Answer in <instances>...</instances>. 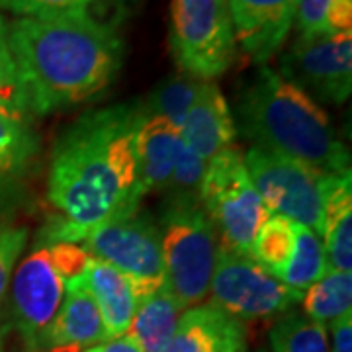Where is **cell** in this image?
Returning a JSON list of instances; mask_svg holds the SVG:
<instances>
[{"label": "cell", "mask_w": 352, "mask_h": 352, "mask_svg": "<svg viewBox=\"0 0 352 352\" xmlns=\"http://www.w3.org/2000/svg\"><path fill=\"white\" fill-rule=\"evenodd\" d=\"M118 2H135V0H118Z\"/></svg>", "instance_id": "e575fe53"}, {"label": "cell", "mask_w": 352, "mask_h": 352, "mask_svg": "<svg viewBox=\"0 0 352 352\" xmlns=\"http://www.w3.org/2000/svg\"><path fill=\"white\" fill-rule=\"evenodd\" d=\"M303 314L329 325L352 315V272L331 270L303 292Z\"/></svg>", "instance_id": "44dd1931"}, {"label": "cell", "mask_w": 352, "mask_h": 352, "mask_svg": "<svg viewBox=\"0 0 352 352\" xmlns=\"http://www.w3.org/2000/svg\"><path fill=\"white\" fill-rule=\"evenodd\" d=\"M108 333L92 296L76 276L69 282L63 305L45 340V352H85L106 342Z\"/></svg>", "instance_id": "2e32d148"}, {"label": "cell", "mask_w": 352, "mask_h": 352, "mask_svg": "<svg viewBox=\"0 0 352 352\" xmlns=\"http://www.w3.org/2000/svg\"><path fill=\"white\" fill-rule=\"evenodd\" d=\"M30 231L22 226H12L0 221V307L10 288L16 263L25 249Z\"/></svg>", "instance_id": "f546056e"}, {"label": "cell", "mask_w": 352, "mask_h": 352, "mask_svg": "<svg viewBox=\"0 0 352 352\" xmlns=\"http://www.w3.org/2000/svg\"><path fill=\"white\" fill-rule=\"evenodd\" d=\"M235 127L252 147L286 155L323 175H351V155L325 110L268 65L243 88Z\"/></svg>", "instance_id": "3957f363"}, {"label": "cell", "mask_w": 352, "mask_h": 352, "mask_svg": "<svg viewBox=\"0 0 352 352\" xmlns=\"http://www.w3.org/2000/svg\"><path fill=\"white\" fill-rule=\"evenodd\" d=\"M139 102L82 113L61 133L51 153L47 198L57 221L39 231L38 243L80 245L90 229L139 210L133 141Z\"/></svg>", "instance_id": "6da1fadb"}, {"label": "cell", "mask_w": 352, "mask_h": 352, "mask_svg": "<svg viewBox=\"0 0 352 352\" xmlns=\"http://www.w3.org/2000/svg\"><path fill=\"white\" fill-rule=\"evenodd\" d=\"M110 0H0V12H10L18 18H75L102 16V8Z\"/></svg>", "instance_id": "83f0119b"}, {"label": "cell", "mask_w": 352, "mask_h": 352, "mask_svg": "<svg viewBox=\"0 0 352 352\" xmlns=\"http://www.w3.org/2000/svg\"><path fill=\"white\" fill-rule=\"evenodd\" d=\"M80 247L131 280L139 300L164 284L161 229L145 212L116 215L90 229Z\"/></svg>", "instance_id": "ba28073f"}, {"label": "cell", "mask_w": 352, "mask_h": 352, "mask_svg": "<svg viewBox=\"0 0 352 352\" xmlns=\"http://www.w3.org/2000/svg\"><path fill=\"white\" fill-rule=\"evenodd\" d=\"M8 192H10V188H8V180L4 178V175H0V210H2V206H6L4 198L8 196Z\"/></svg>", "instance_id": "d6a6232c"}, {"label": "cell", "mask_w": 352, "mask_h": 352, "mask_svg": "<svg viewBox=\"0 0 352 352\" xmlns=\"http://www.w3.org/2000/svg\"><path fill=\"white\" fill-rule=\"evenodd\" d=\"M333 344L331 352H352V315L340 317L339 321L331 323Z\"/></svg>", "instance_id": "4dcf8cb0"}, {"label": "cell", "mask_w": 352, "mask_h": 352, "mask_svg": "<svg viewBox=\"0 0 352 352\" xmlns=\"http://www.w3.org/2000/svg\"><path fill=\"white\" fill-rule=\"evenodd\" d=\"M100 311L108 339L124 337L138 309V289L120 270L98 258H88L85 270L76 276Z\"/></svg>", "instance_id": "e0dca14e"}, {"label": "cell", "mask_w": 352, "mask_h": 352, "mask_svg": "<svg viewBox=\"0 0 352 352\" xmlns=\"http://www.w3.org/2000/svg\"><path fill=\"white\" fill-rule=\"evenodd\" d=\"M294 235L296 223L288 221L286 217L270 214L263 226L258 227L249 254L268 274L280 280L294 252Z\"/></svg>", "instance_id": "cb8c5ba5"}, {"label": "cell", "mask_w": 352, "mask_h": 352, "mask_svg": "<svg viewBox=\"0 0 352 352\" xmlns=\"http://www.w3.org/2000/svg\"><path fill=\"white\" fill-rule=\"evenodd\" d=\"M143 112V110H141ZM180 145V131L168 122L155 116H141L133 151H135V194L139 201L151 192H166L176 153Z\"/></svg>", "instance_id": "4fadbf2b"}, {"label": "cell", "mask_w": 352, "mask_h": 352, "mask_svg": "<svg viewBox=\"0 0 352 352\" xmlns=\"http://www.w3.org/2000/svg\"><path fill=\"white\" fill-rule=\"evenodd\" d=\"M164 352H247L243 323L212 303L186 309Z\"/></svg>", "instance_id": "5bb4252c"}, {"label": "cell", "mask_w": 352, "mask_h": 352, "mask_svg": "<svg viewBox=\"0 0 352 352\" xmlns=\"http://www.w3.org/2000/svg\"><path fill=\"white\" fill-rule=\"evenodd\" d=\"M0 113L25 124H32L34 118L30 112L24 85L10 50L8 20L4 16H0Z\"/></svg>", "instance_id": "484cf974"}, {"label": "cell", "mask_w": 352, "mask_h": 352, "mask_svg": "<svg viewBox=\"0 0 352 352\" xmlns=\"http://www.w3.org/2000/svg\"><path fill=\"white\" fill-rule=\"evenodd\" d=\"M38 138L30 124L0 113V175L24 170L38 153Z\"/></svg>", "instance_id": "4316f807"}, {"label": "cell", "mask_w": 352, "mask_h": 352, "mask_svg": "<svg viewBox=\"0 0 352 352\" xmlns=\"http://www.w3.org/2000/svg\"><path fill=\"white\" fill-rule=\"evenodd\" d=\"M200 204L214 223L219 245L245 254H249L258 227L270 215L247 173L243 155L235 147L208 161Z\"/></svg>", "instance_id": "8992f818"}, {"label": "cell", "mask_w": 352, "mask_h": 352, "mask_svg": "<svg viewBox=\"0 0 352 352\" xmlns=\"http://www.w3.org/2000/svg\"><path fill=\"white\" fill-rule=\"evenodd\" d=\"M164 288L186 311L210 294L219 237L200 200H168L161 217Z\"/></svg>", "instance_id": "5b68a950"}, {"label": "cell", "mask_w": 352, "mask_h": 352, "mask_svg": "<svg viewBox=\"0 0 352 352\" xmlns=\"http://www.w3.org/2000/svg\"><path fill=\"white\" fill-rule=\"evenodd\" d=\"M294 25L300 36L352 34V0H298Z\"/></svg>", "instance_id": "d4e9b609"}, {"label": "cell", "mask_w": 352, "mask_h": 352, "mask_svg": "<svg viewBox=\"0 0 352 352\" xmlns=\"http://www.w3.org/2000/svg\"><path fill=\"white\" fill-rule=\"evenodd\" d=\"M0 352H6V346H4V333H0Z\"/></svg>", "instance_id": "836d02e7"}, {"label": "cell", "mask_w": 352, "mask_h": 352, "mask_svg": "<svg viewBox=\"0 0 352 352\" xmlns=\"http://www.w3.org/2000/svg\"><path fill=\"white\" fill-rule=\"evenodd\" d=\"M319 237L331 270L352 272V175L323 178Z\"/></svg>", "instance_id": "ac0fdd59"}, {"label": "cell", "mask_w": 352, "mask_h": 352, "mask_svg": "<svg viewBox=\"0 0 352 352\" xmlns=\"http://www.w3.org/2000/svg\"><path fill=\"white\" fill-rule=\"evenodd\" d=\"M210 296L212 305L241 323L288 314L303 298L302 292L288 288L268 274L251 254L229 251L221 245L210 282Z\"/></svg>", "instance_id": "9c48e42d"}, {"label": "cell", "mask_w": 352, "mask_h": 352, "mask_svg": "<svg viewBox=\"0 0 352 352\" xmlns=\"http://www.w3.org/2000/svg\"><path fill=\"white\" fill-rule=\"evenodd\" d=\"M208 80L192 76L188 73H176L163 78L157 87L149 92V96L143 102H139L141 110L145 116H155L168 122L170 126L180 131V126L198 100L201 90Z\"/></svg>", "instance_id": "ffe728a7"}, {"label": "cell", "mask_w": 352, "mask_h": 352, "mask_svg": "<svg viewBox=\"0 0 352 352\" xmlns=\"http://www.w3.org/2000/svg\"><path fill=\"white\" fill-rule=\"evenodd\" d=\"M8 41L32 116L96 98L124 63L118 22L100 16L16 18L8 22Z\"/></svg>", "instance_id": "7a4b0ae2"}, {"label": "cell", "mask_w": 352, "mask_h": 352, "mask_svg": "<svg viewBox=\"0 0 352 352\" xmlns=\"http://www.w3.org/2000/svg\"><path fill=\"white\" fill-rule=\"evenodd\" d=\"M327 270V256H325L321 237L309 227L296 226L294 252H292L286 270L280 276V282L303 294L309 286H314L319 278L325 276Z\"/></svg>", "instance_id": "7402d4cb"}, {"label": "cell", "mask_w": 352, "mask_h": 352, "mask_svg": "<svg viewBox=\"0 0 352 352\" xmlns=\"http://www.w3.org/2000/svg\"><path fill=\"white\" fill-rule=\"evenodd\" d=\"M247 173L268 214L319 233L323 178L327 175L286 155L251 147L243 155Z\"/></svg>", "instance_id": "30bf717a"}, {"label": "cell", "mask_w": 352, "mask_h": 352, "mask_svg": "<svg viewBox=\"0 0 352 352\" xmlns=\"http://www.w3.org/2000/svg\"><path fill=\"white\" fill-rule=\"evenodd\" d=\"M170 53L182 73L214 80L235 61L226 0H173Z\"/></svg>", "instance_id": "52a82bcc"}, {"label": "cell", "mask_w": 352, "mask_h": 352, "mask_svg": "<svg viewBox=\"0 0 352 352\" xmlns=\"http://www.w3.org/2000/svg\"><path fill=\"white\" fill-rule=\"evenodd\" d=\"M235 138L237 127L226 96L214 80H208L180 126V139L208 163L231 149Z\"/></svg>", "instance_id": "9a60e30c"}, {"label": "cell", "mask_w": 352, "mask_h": 352, "mask_svg": "<svg viewBox=\"0 0 352 352\" xmlns=\"http://www.w3.org/2000/svg\"><path fill=\"white\" fill-rule=\"evenodd\" d=\"M272 352H331L327 325L292 309L270 329Z\"/></svg>", "instance_id": "603a6c76"}, {"label": "cell", "mask_w": 352, "mask_h": 352, "mask_svg": "<svg viewBox=\"0 0 352 352\" xmlns=\"http://www.w3.org/2000/svg\"><path fill=\"white\" fill-rule=\"evenodd\" d=\"M85 352H141V349L127 335H124V337H118V339L100 342V344H96V346H92V349H88Z\"/></svg>", "instance_id": "1f68e13d"}, {"label": "cell", "mask_w": 352, "mask_h": 352, "mask_svg": "<svg viewBox=\"0 0 352 352\" xmlns=\"http://www.w3.org/2000/svg\"><path fill=\"white\" fill-rule=\"evenodd\" d=\"M208 163L180 139L173 175L168 182V200H200V186Z\"/></svg>", "instance_id": "f1b7e54d"}, {"label": "cell", "mask_w": 352, "mask_h": 352, "mask_svg": "<svg viewBox=\"0 0 352 352\" xmlns=\"http://www.w3.org/2000/svg\"><path fill=\"white\" fill-rule=\"evenodd\" d=\"M75 243H38L14 270L10 317L25 352H45L50 329L63 305L67 286L88 263Z\"/></svg>", "instance_id": "277c9868"}, {"label": "cell", "mask_w": 352, "mask_h": 352, "mask_svg": "<svg viewBox=\"0 0 352 352\" xmlns=\"http://www.w3.org/2000/svg\"><path fill=\"white\" fill-rule=\"evenodd\" d=\"M278 73L314 100L342 104L352 90V34L298 36Z\"/></svg>", "instance_id": "8fae6325"}, {"label": "cell", "mask_w": 352, "mask_h": 352, "mask_svg": "<svg viewBox=\"0 0 352 352\" xmlns=\"http://www.w3.org/2000/svg\"><path fill=\"white\" fill-rule=\"evenodd\" d=\"M226 4L235 45L252 63H268L294 28L298 0H226Z\"/></svg>", "instance_id": "7c38bea8"}, {"label": "cell", "mask_w": 352, "mask_h": 352, "mask_svg": "<svg viewBox=\"0 0 352 352\" xmlns=\"http://www.w3.org/2000/svg\"><path fill=\"white\" fill-rule=\"evenodd\" d=\"M182 314L184 309L163 284L139 300L126 335L138 344L141 352H164Z\"/></svg>", "instance_id": "d6986e66"}]
</instances>
